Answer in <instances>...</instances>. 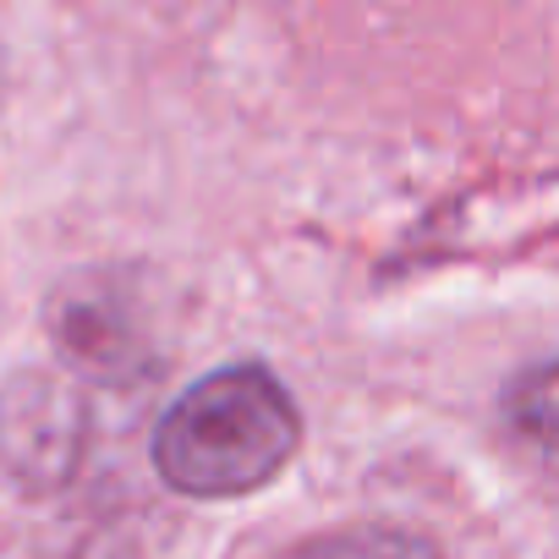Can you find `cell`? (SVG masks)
Masks as SVG:
<instances>
[{"label":"cell","mask_w":559,"mask_h":559,"mask_svg":"<svg viewBox=\"0 0 559 559\" xmlns=\"http://www.w3.org/2000/svg\"><path fill=\"white\" fill-rule=\"evenodd\" d=\"M297 406L263 368H225L198 379L154 433V466L170 488L225 499L269 483L297 455Z\"/></svg>","instance_id":"obj_1"},{"label":"cell","mask_w":559,"mask_h":559,"mask_svg":"<svg viewBox=\"0 0 559 559\" xmlns=\"http://www.w3.org/2000/svg\"><path fill=\"white\" fill-rule=\"evenodd\" d=\"M510 428L521 433V444H532L548 466H559V362L526 373L510 390Z\"/></svg>","instance_id":"obj_2"},{"label":"cell","mask_w":559,"mask_h":559,"mask_svg":"<svg viewBox=\"0 0 559 559\" xmlns=\"http://www.w3.org/2000/svg\"><path fill=\"white\" fill-rule=\"evenodd\" d=\"M286 559H439V554L406 532H341V537H319Z\"/></svg>","instance_id":"obj_3"}]
</instances>
